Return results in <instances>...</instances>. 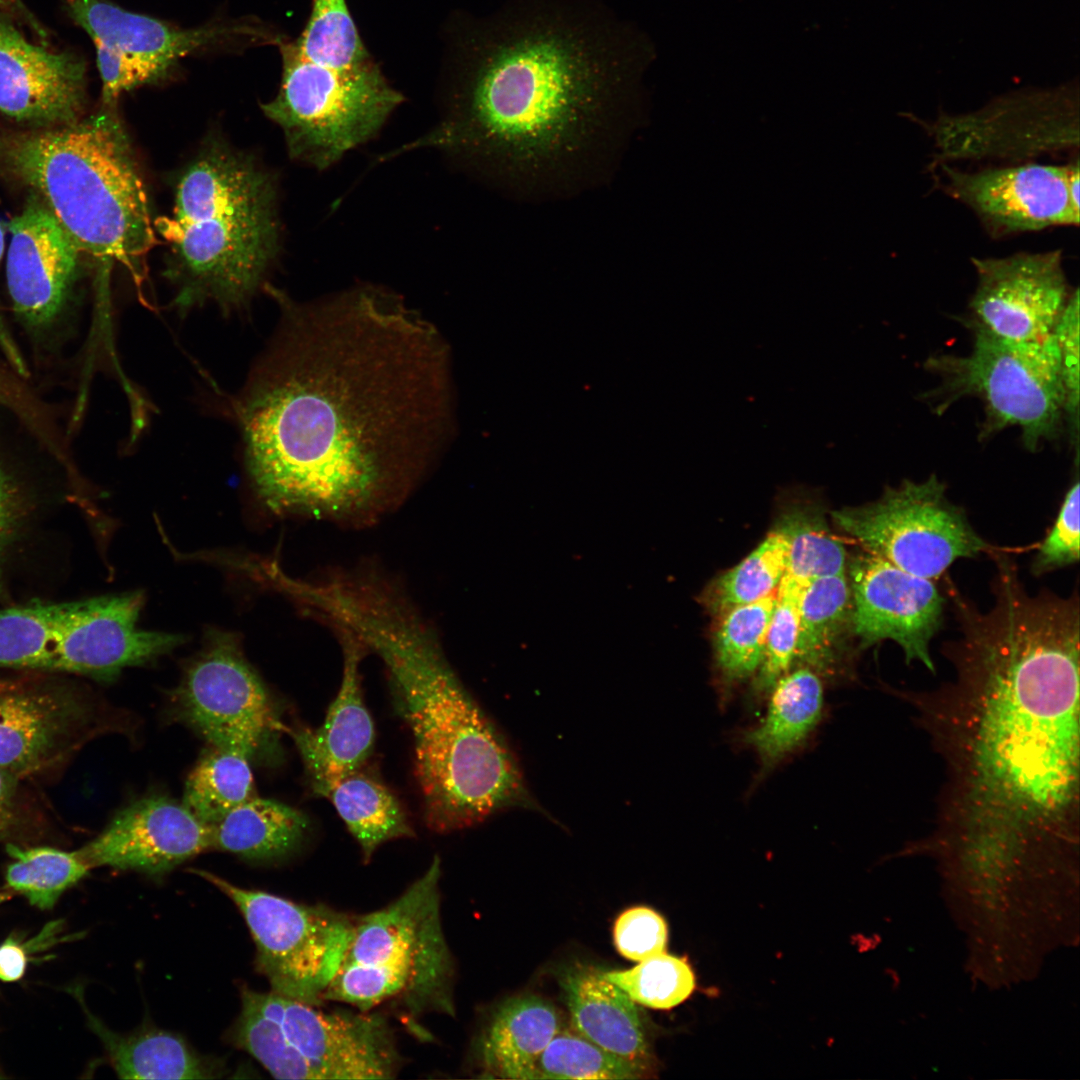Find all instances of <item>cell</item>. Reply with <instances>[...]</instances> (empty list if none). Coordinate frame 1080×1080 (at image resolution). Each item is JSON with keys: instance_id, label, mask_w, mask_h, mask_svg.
Instances as JSON below:
<instances>
[{"instance_id": "obj_1", "label": "cell", "mask_w": 1080, "mask_h": 1080, "mask_svg": "<svg viewBox=\"0 0 1080 1080\" xmlns=\"http://www.w3.org/2000/svg\"><path fill=\"white\" fill-rule=\"evenodd\" d=\"M282 304L277 337L238 405L256 494L277 514L376 523L447 443L448 344L383 288Z\"/></svg>"}, {"instance_id": "obj_2", "label": "cell", "mask_w": 1080, "mask_h": 1080, "mask_svg": "<svg viewBox=\"0 0 1080 1080\" xmlns=\"http://www.w3.org/2000/svg\"><path fill=\"white\" fill-rule=\"evenodd\" d=\"M955 678L910 696L942 753L935 843L960 877L1068 871L1079 832L1080 616L1024 594L962 608Z\"/></svg>"}, {"instance_id": "obj_3", "label": "cell", "mask_w": 1080, "mask_h": 1080, "mask_svg": "<svg viewBox=\"0 0 1080 1080\" xmlns=\"http://www.w3.org/2000/svg\"><path fill=\"white\" fill-rule=\"evenodd\" d=\"M466 40L445 116L391 157L543 136L650 58L639 33L584 0H518Z\"/></svg>"}, {"instance_id": "obj_4", "label": "cell", "mask_w": 1080, "mask_h": 1080, "mask_svg": "<svg viewBox=\"0 0 1080 1080\" xmlns=\"http://www.w3.org/2000/svg\"><path fill=\"white\" fill-rule=\"evenodd\" d=\"M334 620L386 667L413 735L430 829L461 830L513 808L549 817L509 744L455 674L438 634L398 585L383 577L354 585L338 599Z\"/></svg>"}, {"instance_id": "obj_5", "label": "cell", "mask_w": 1080, "mask_h": 1080, "mask_svg": "<svg viewBox=\"0 0 1080 1080\" xmlns=\"http://www.w3.org/2000/svg\"><path fill=\"white\" fill-rule=\"evenodd\" d=\"M115 105L74 123L0 139V158L80 251L140 280L157 243L147 194Z\"/></svg>"}, {"instance_id": "obj_6", "label": "cell", "mask_w": 1080, "mask_h": 1080, "mask_svg": "<svg viewBox=\"0 0 1080 1080\" xmlns=\"http://www.w3.org/2000/svg\"><path fill=\"white\" fill-rule=\"evenodd\" d=\"M155 227L170 245L165 274L178 306H238L278 252L275 184L248 155L214 142L184 171L172 216Z\"/></svg>"}, {"instance_id": "obj_7", "label": "cell", "mask_w": 1080, "mask_h": 1080, "mask_svg": "<svg viewBox=\"0 0 1080 1080\" xmlns=\"http://www.w3.org/2000/svg\"><path fill=\"white\" fill-rule=\"evenodd\" d=\"M440 878L435 856L395 900L354 918L324 1001L360 1011L389 1004L414 1018L455 1015V967L443 927Z\"/></svg>"}, {"instance_id": "obj_8", "label": "cell", "mask_w": 1080, "mask_h": 1080, "mask_svg": "<svg viewBox=\"0 0 1080 1080\" xmlns=\"http://www.w3.org/2000/svg\"><path fill=\"white\" fill-rule=\"evenodd\" d=\"M234 1040L279 1079H392L400 1071L382 1014L329 1011L274 991L242 990Z\"/></svg>"}, {"instance_id": "obj_9", "label": "cell", "mask_w": 1080, "mask_h": 1080, "mask_svg": "<svg viewBox=\"0 0 1080 1080\" xmlns=\"http://www.w3.org/2000/svg\"><path fill=\"white\" fill-rule=\"evenodd\" d=\"M140 592L0 609V669L86 676L109 682L184 641L144 631Z\"/></svg>"}, {"instance_id": "obj_10", "label": "cell", "mask_w": 1080, "mask_h": 1080, "mask_svg": "<svg viewBox=\"0 0 1080 1080\" xmlns=\"http://www.w3.org/2000/svg\"><path fill=\"white\" fill-rule=\"evenodd\" d=\"M283 73L277 95L262 105L283 131L289 155L318 170L376 136L403 102L370 60L352 68L320 65L281 43Z\"/></svg>"}, {"instance_id": "obj_11", "label": "cell", "mask_w": 1080, "mask_h": 1080, "mask_svg": "<svg viewBox=\"0 0 1080 1080\" xmlns=\"http://www.w3.org/2000/svg\"><path fill=\"white\" fill-rule=\"evenodd\" d=\"M966 356L941 355L928 360L941 377L937 409L974 396L982 401L981 434L988 437L1018 427L1030 451L1055 438L1065 416V392L1055 337L1014 341L974 329Z\"/></svg>"}, {"instance_id": "obj_12", "label": "cell", "mask_w": 1080, "mask_h": 1080, "mask_svg": "<svg viewBox=\"0 0 1080 1080\" xmlns=\"http://www.w3.org/2000/svg\"><path fill=\"white\" fill-rule=\"evenodd\" d=\"M835 524L866 552L910 574L939 578L958 558L991 552L934 474L886 487L875 501L832 512Z\"/></svg>"}, {"instance_id": "obj_13", "label": "cell", "mask_w": 1080, "mask_h": 1080, "mask_svg": "<svg viewBox=\"0 0 1080 1080\" xmlns=\"http://www.w3.org/2000/svg\"><path fill=\"white\" fill-rule=\"evenodd\" d=\"M192 871L239 908L256 945L258 968L271 991L323 1005L348 946L354 918L322 904L297 903L243 889L207 871Z\"/></svg>"}, {"instance_id": "obj_14", "label": "cell", "mask_w": 1080, "mask_h": 1080, "mask_svg": "<svg viewBox=\"0 0 1080 1080\" xmlns=\"http://www.w3.org/2000/svg\"><path fill=\"white\" fill-rule=\"evenodd\" d=\"M0 676V769L26 781L60 774L107 728L94 697L63 674Z\"/></svg>"}, {"instance_id": "obj_15", "label": "cell", "mask_w": 1080, "mask_h": 1080, "mask_svg": "<svg viewBox=\"0 0 1080 1080\" xmlns=\"http://www.w3.org/2000/svg\"><path fill=\"white\" fill-rule=\"evenodd\" d=\"M180 718L212 746L270 752L283 725L261 678L234 635L213 631L175 693Z\"/></svg>"}, {"instance_id": "obj_16", "label": "cell", "mask_w": 1080, "mask_h": 1080, "mask_svg": "<svg viewBox=\"0 0 1080 1080\" xmlns=\"http://www.w3.org/2000/svg\"><path fill=\"white\" fill-rule=\"evenodd\" d=\"M1078 89L1023 91L958 115L941 114L929 130L937 162L1027 158L1078 147Z\"/></svg>"}, {"instance_id": "obj_17", "label": "cell", "mask_w": 1080, "mask_h": 1080, "mask_svg": "<svg viewBox=\"0 0 1080 1080\" xmlns=\"http://www.w3.org/2000/svg\"><path fill=\"white\" fill-rule=\"evenodd\" d=\"M971 261L977 275L969 305L974 329L1014 341L1052 334L1072 293L1061 250Z\"/></svg>"}, {"instance_id": "obj_18", "label": "cell", "mask_w": 1080, "mask_h": 1080, "mask_svg": "<svg viewBox=\"0 0 1080 1080\" xmlns=\"http://www.w3.org/2000/svg\"><path fill=\"white\" fill-rule=\"evenodd\" d=\"M851 629L861 647L895 641L907 663L934 672L930 642L943 619L945 599L933 580L905 572L868 552L849 563Z\"/></svg>"}, {"instance_id": "obj_19", "label": "cell", "mask_w": 1080, "mask_h": 1080, "mask_svg": "<svg viewBox=\"0 0 1080 1080\" xmlns=\"http://www.w3.org/2000/svg\"><path fill=\"white\" fill-rule=\"evenodd\" d=\"M7 287L14 312L32 334L53 328L78 274L81 252L48 207L33 197L9 224Z\"/></svg>"}, {"instance_id": "obj_20", "label": "cell", "mask_w": 1080, "mask_h": 1080, "mask_svg": "<svg viewBox=\"0 0 1080 1080\" xmlns=\"http://www.w3.org/2000/svg\"><path fill=\"white\" fill-rule=\"evenodd\" d=\"M945 191L971 208L992 233L1078 225L1066 165L1025 164L966 172L940 162Z\"/></svg>"}, {"instance_id": "obj_21", "label": "cell", "mask_w": 1080, "mask_h": 1080, "mask_svg": "<svg viewBox=\"0 0 1080 1080\" xmlns=\"http://www.w3.org/2000/svg\"><path fill=\"white\" fill-rule=\"evenodd\" d=\"M208 848L212 826L183 803L149 796L120 810L77 851L91 869L104 866L160 875Z\"/></svg>"}, {"instance_id": "obj_22", "label": "cell", "mask_w": 1080, "mask_h": 1080, "mask_svg": "<svg viewBox=\"0 0 1080 1080\" xmlns=\"http://www.w3.org/2000/svg\"><path fill=\"white\" fill-rule=\"evenodd\" d=\"M0 12V112L40 128L80 120L86 63L70 52L34 44Z\"/></svg>"}, {"instance_id": "obj_23", "label": "cell", "mask_w": 1080, "mask_h": 1080, "mask_svg": "<svg viewBox=\"0 0 1080 1080\" xmlns=\"http://www.w3.org/2000/svg\"><path fill=\"white\" fill-rule=\"evenodd\" d=\"M333 630L343 656L338 693L319 728L291 732L313 792L318 795L331 783L363 768L375 738L361 688L360 664L367 652L348 632Z\"/></svg>"}, {"instance_id": "obj_24", "label": "cell", "mask_w": 1080, "mask_h": 1080, "mask_svg": "<svg viewBox=\"0 0 1080 1080\" xmlns=\"http://www.w3.org/2000/svg\"><path fill=\"white\" fill-rule=\"evenodd\" d=\"M69 15L93 42L171 70L178 59L201 48L239 38H264L247 24H208L181 29L159 19L127 11L110 0H65Z\"/></svg>"}, {"instance_id": "obj_25", "label": "cell", "mask_w": 1080, "mask_h": 1080, "mask_svg": "<svg viewBox=\"0 0 1080 1080\" xmlns=\"http://www.w3.org/2000/svg\"><path fill=\"white\" fill-rule=\"evenodd\" d=\"M575 1031L608 1053L653 1072L654 1057L635 1002L601 971L574 968L562 978Z\"/></svg>"}, {"instance_id": "obj_26", "label": "cell", "mask_w": 1080, "mask_h": 1080, "mask_svg": "<svg viewBox=\"0 0 1080 1080\" xmlns=\"http://www.w3.org/2000/svg\"><path fill=\"white\" fill-rule=\"evenodd\" d=\"M560 1029L557 1010L538 996H519L504 1002L478 1040L484 1077L523 1080Z\"/></svg>"}, {"instance_id": "obj_27", "label": "cell", "mask_w": 1080, "mask_h": 1080, "mask_svg": "<svg viewBox=\"0 0 1080 1080\" xmlns=\"http://www.w3.org/2000/svg\"><path fill=\"white\" fill-rule=\"evenodd\" d=\"M763 718L743 734L756 752L762 775L798 749L823 714L824 689L819 674L799 666L781 676L770 689Z\"/></svg>"}, {"instance_id": "obj_28", "label": "cell", "mask_w": 1080, "mask_h": 1080, "mask_svg": "<svg viewBox=\"0 0 1080 1080\" xmlns=\"http://www.w3.org/2000/svg\"><path fill=\"white\" fill-rule=\"evenodd\" d=\"M309 822L299 810L255 796L212 826V848L252 860H274L294 852Z\"/></svg>"}, {"instance_id": "obj_29", "label": "cell", "mask_w": 1080, "mask_h": 1080, "mask_svg": "<svg viewBox=\"0 0 1080 1080\" xmlns=\"http://www.w3.org/2000/svg\"><path fill=\"white\" fill-rule=\"evenodd\" d=\"M92 1030L99 1036L110 1062L122 1079H206L215 1069L179 1036L157 1029L119 1035L87 1009Z\"/></svg>"}, {"instance_id": "obj_30", "label": "cell", "mask_w": 1080, "mask_h": 1080, "mask_svg": "<svg viewBox=\"0 0 1080 1080\" xmlns=\"http://www.w3.org/2000/svg\"><path fill=\"white\" fill-rule=\"evenodd\" d=\"M319 795L334 805L366 862L383 843L414 835L395 795L362 768L331 783Z\"/></svg>"}, {"instance_id": "obj_31", "label": "cell", "mask_w": 1080, "mask_h": 1080, "mask_svg": "<svg viewBox=\"0 0 1080 1080\" xmlns=\"http://www.w3.org/2000/svg\"><path fill=\"white\" fill-rule=\"evenodd\" d=\"M852 599L846 573L811 580L799 607L794 664L828 671L839 657L851 629Z\"/></svg>"}, {"instance_id": "obj_32", "label": "cell", "mask_w": 1080, "mask_h": 1080, "mask_svg": "<svg viewBox=\"0 0 1080 1080\" xmlns=\"http://www.w3.org/2000/svg\"><path fill=\"white\" fill-rule=\"evenodd\" d=\"M249 759L238 749L212 746L186 781L185 807L200 821L213 826L255 797Z\"/></svg>"}, {"instance_id": "obj_33", "label": "cell", "mask_w": 1080, "mask_h": 1080, "mask_svg": "<svg viewBox=\"0 0 1080 1080\" xmlns=\"http://www.w3.org/2000/svg\"><path fill=\"white\" fill-rule=\"evenodd\" d=\"M4 846L11 858L5 871L7 888L41 910L52 909L64 892L91 870L77 850L40 844Z\"/></svg>"}, {"instance_id": "obj_34", "label": "cell", "mask_w": 1080, "mask_h": 1080, "mask_svg": "<svg viewBox=\"0 0 1080 1080\" xmlns=\"http://www.w3.org/2000/svg\"><path fill=\"white\" fill-rule=\"evenodd\" d=\"M775 600L776 590L757 601L723 611L715 633V653L727 683L740 682L758 671Z\"/></svg>"}, {"instance_id": "obj_35", "label": "cell", "mask_w": 1080, "mask_h": 1080, "mask_svg": "<svg viewBox=\"0 0 1080 1080\" xmlns=\"http://www.w3.org/2000/svg\"><path fill=\"white\" fill-rule=\"evenodd\" d=\"M648 1076L649 1072L646 1070L608 1053L576 1031L560 1029L531 1065L523 1080H632Z\"/></svg>"}, {"instance_id": "obj_36", "label": "cell", "mask_w": 1080, "mask_h": 1080, "mask_svg": "<svg viewBox=\"0 0 1080 1080\" xmlns=\"http://www.w3.org/2000/svg\"><path fill=\"white\" fill-rule=\"evenodd\" d=\"M788 543L785 574L803 582L846 573V552L832 534L822 514L798 507L777 522Z\"/></svg>"}, {"instance_id": "obj_37", "label": "cell", "mask_w": 1080, "mask_h": 1080, "mask_svg": "<svg viewBox=\"0 0 1080 1080\" xmlns=\"http://www.w3.org/2000/svg\"><path fill=\"white\" fill-rule=\"evenodd\" d=\"M292 44L302 57L329 67L352 68L372 60L346 0H312L306 26Z\"/></svg>"}, {"instance_id": "obj_38", "label": "cell", "mask_w": 1080, "mask_h": 1080, "mask_svg": "<svg viewBox=\"0 0 1080 1080\" xmlns=\"http://www.w3.org/2000/svg\"><path fill=\"white\" fill-rule=\"evenodd\" d=\"M788 543L775 526L740 563L722 574L710 592L712 607L725 611L774 592L786 572Z\"/></svg>"}, {"instance_id": "obj_39", "label": "cell", "mask_w": 1080, "mask_h": 1080, "mask_svg": "<svg viewBox=\"0 0 1080 1080\" xmlns=\"http://www.w3.org/2000/svg\"><path fill=\"white\" fill-rule=\"evenodd\" d=\"M601 974L634 1002L653 1009L673 1008L695 988L694 973L687 961L665 952L646 958L629 970Z\"/></svg>"}, {"instance_id": "obj_40", "label": "cell", "mask_w": 1080, "mask_h": 1080, "mask_svg": "<svg viewBox=\"0 0 1080 1080\" xmlns=\"http://www.w3.org/2000/svg\"><path fill=\"white\" fill-rule=\"evenodd\" d=\"M808 583L784 574L776 589L764 657L755 681L759 693H768L775 682L792 669L798 638L800 600Z\"/></svg>"}, {"instance_id": "obj_41", "label": "cell", "mask_w": 1080, "mask_h": 1080, "mask_svg": "<svg viewBox=\"0 0 1080 1080\" xmlns=\"http://www.w3.org/2000/svg\"><path fill=\"white\" fill-rule=\"evenodd\" d=\"M26 780L0 769V843L37 844L51 824Z\"/></svg>"}, {"instance_id": "obj_42", "label": "cell", "mask_w": 1080, "mask_h": 1080, "mask_svg": "<svg viewBox=\"0 0 1080 1080\" xmlns=\"http://www.w3.org/2000/svg\"><path fill=\"white\" fill-rule=\"evenodd\" d=\"M35 502L0 464V602L11 604L8 567L16 545L35 517Z\"/></svg>"}, {"instance_id": "obj_43", "label": "cell", "mask_w": 1080, "mask_h": 1080, "mask_svg": "<svg viewBox=\"0 0 1080 1080\" xmlns=\"http://www.w3.org/2000/svg\"><path fill=\"white\" fill-rule=\"evenodd\" d=\"M102 81L103 104L115 105L119 95L166 78L170 69L157 63L126 55L93 42Z\"/></svg>"}, {"instance_id": "obj_44", "label": "cell", "mask_w": 1080, "mask_h": 1080, "mask_svg": "<svg viewBox=\"0 0 1080 1080\" xmlns=\"http://www.w3.org/2000/svg\"><path fill=\"white\" fill-rule=\"evenodd\" d=\"M613 936L616 949L623 957L640 962L665 952L668 931L660 914L649 907L636 906L618 916Z\"/></svg>"}, {"instance_id": "obj_45", "label": "cell", "mask_w": 1080, "mask_h": 1080, "mask_svg": "<svg viewBox=\"0 0 1080 1080\" xmlns=\"http://www.w3.org/2000/svg\"><path fill=\"white\" fill-rule=\"evenodd\" d=\"M1079 481L1066 493L1057 520L1042 542L1032 570L1039 575L1079 560Z\"/></svg>"}, {"instance_id": "obj_46", "label": "cell", "mask_w": 1080, "mask_h": 1080, "mask_svg": "<svg viewBox=\"0 0 1080 1080\" xmlns=\"http://www.w3.org/2000/svg\"><path fill=\"white\" fill-rule=\"evenodd\" d=\"M1065 392V416L1078 429L1079 411V290L1075 289L1053 330Z\"/></svg>"}, {"instance_id": "obj_47", "label": "cell", "mask_w": 1080, "mask_h": 1080, "mask_svg": "<svg viewBox=\"0 0 1080 1080\" xmlns=\"http://www.w3.org/2000/svg\"><path fill=\"white\" fill-rule=\"evenodd\" d=\"M54 931L46 926L28 942H22L15 936L7 937L0 943V980L15 982L20 980L30 960L29 954L52 944Z\"/></svg>"}, {"instance_id": "obj_48", "label": "cell", "mask_w": 1080, "mask_h": 1080, "mask_svg": "<svg viewBox=\"0 0 1080 1080\" xmlns=\"http://www.w3.org/2000/svg\"><path fill=\"white\" fill-rule=\"evenodd\" d=\"M4 249V231L0 224V260ZM0 349L9 361L10 365L21 376H25L28 373L27 366L22 357V354L13 339V336L5 323L4 317L0 309Z\"/></svg>"}, {"instance_id": "obj_49", "label": "cell", "mask_w": 1080, "mask_h": 1080, "mask_svg": "<svg viewBox=\"0 0 1080 1080\" xmlns=\"http://www.w3.org/2000/svg\"><path fill=\"white\" fill-rule=\"evenodd\" d=\"M0 9L2 12L9 16L17 17L20 21H22L24 24L28 25L32 30H34L39 36H46L43 27L29 11V9L25 6L23 0H0Z\"/></svg>"}, {"instance_id": "obj_50", "label": "cell", "mask_w": 1080, "mask_h": 1080, "mask_svg": "<svg viewBox=\"0 0 1080 1080\" xmlns=\"http://www.w3.org/2000/svg\"><path fill=\"white\" fill-rule=\"evenodd\" d=\"M1067 188L1072 205L1079 210V160L1066 165Z\"/></svg>"}, {"instance_id": "obj_51", "label": "cell", "mask_w": 1080, "mask_h": 1080, "mask_svg": "<svg viewBox=\"0 0 1080 1080\" xmlns=\"http://www.w3.org/2000/svg\"><path fill=\"white\" fill-rule=\"evenodd\" d=\"M6 896H7V895H4V894H0V902H2V901H3L4 899H6Z\"/></svg>"}, {"instance_id": "obj_52", "label": "cell", "mask_w": 1080, "mask_h": 1080, "mask_svg": "<svg viewBox=\"0 0 1080 1080\" xmlns=\"http://www.w3.org/2000/svg\"><path fill=\"white\" fill-rule=\"evenodd\" d=\"M0 1077H1V1075H0Z\"/></svg>"}]
</instances>
